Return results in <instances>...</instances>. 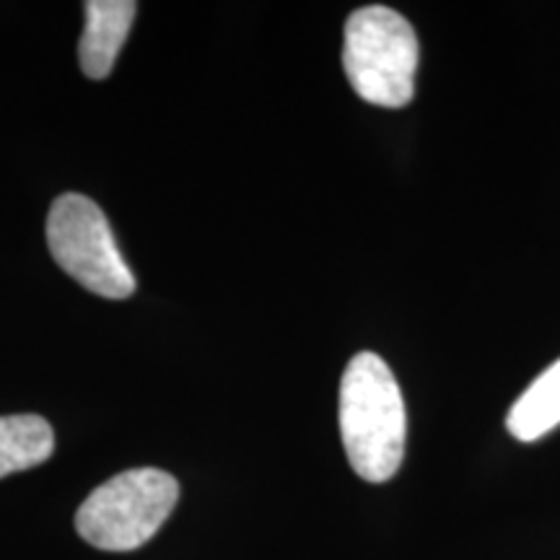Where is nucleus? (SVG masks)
Instances as JSON below:
<instances>
[{
  "instance_id": "f03ea898",
  "label": "nucleus",
  "mask_w": 560,
  "mask_h": 560,
  "mask_svg": "<svg viewBox=\"0 0 560 560\" xmlns=\"http://www.w3.org/2000/svg\"><path fill=\"white\" fill-rule=\"evenodd\" d=\"M418 37L410 21L387 5H363L346 21L342 68L363 102L400 109L416 94Z\"/></svg>"
},
{
  "instance_id": "423d86ee",
  "label": "nucleus",
  "mask_w": 560,
  "mask_h": 560,
  "mask_svg": "<svg viewBox=\"0 0 560 560\" xmlns=\"http://www.w3.org/2000/svg\"><path fill=\"white\" fill-rule=\"evenodd\" d=\"M560 425V359L529 384L527 392L511 405L506 429L514 439L532 444Z\"/></svg>"
},
{
  "instance_id": "0eeeda50",
  "label": "nucleus",
  "mask_w": 560,
  "mask_h": 560,
  "mask_svg": "<svg viewBox=\"0 0 560 560\" xmlns=\"http://www.w3.org/2000/svg\"><path fill=\"white\" fill-rule=\"evenodd\" d=\"M52 425L39 416H0V478L32 470L52 457Z\"/></svg>"
},
{
  "instance_id": "7ed1b4c3",
  "label": "nucleus",
  "mask_w": 560,
  "mask_h": 560,
  "mask_svg": "<svg viewBox=\"0 0 560 560\" xmlns=\"http://www.w3.org/2000/svg\"><path fill=\"white\" fill-rule=\"evenodd\" d=\"M179 501V482L156 467L120 472L81 503L75 529L94 548L130 552L143 548L164 527Z\"/></svg>"
},
{
  "instance_id": "f257e3e1",
  "label": "nucleus",
  "mask_w": 560,
  "mask_h": 560,
  "mask_svg": "<svg viewBox=\"0 0 560 560\" xmlns=\"http://www.w3.org/2000/svg\"><path fill=\"white\" fill-rule=\"evenodd\" d=\"M338 416L350 467L369 482L395 478L405 457L408 416L400 384L382 355L363 350L348 361Z\"/></svg>"
},
{
  "instance_id": "39448f33",
  "label": "nucleus",
  "mask_w": 560,
  "mask_h": 560,
  "mask_svg": "<svg viewBox=\"0 0 560 560\" xmlns=\"http://www.w3.org/2000/svg\"><path fill=\"white\" fill-rule=\"evenodd\" d=\"M83 9H86V26H83L79 45V62L89 79L102 81L115 68L117 55H120L132 21H136L138 3L132 0H89Z\"/></svg>"
},
{
  "instance_id": "20e7f679",
  "label": "nucleus",
  "mask_w": 560,
  "mask_h": 560,
  "mask_svg": "<svg viewBox=\"0 0 560 560\" xmlns=\"http://www.w3.org/2000/svg\"><path fill=\"white\" fill-rule=\"evenodd\" d=\"M47 244L55 262L96 296L120 301L136 293V276L117 247L107 215L86 195L66 192L52 202Z\"/></svg>"
}]
</instances>
